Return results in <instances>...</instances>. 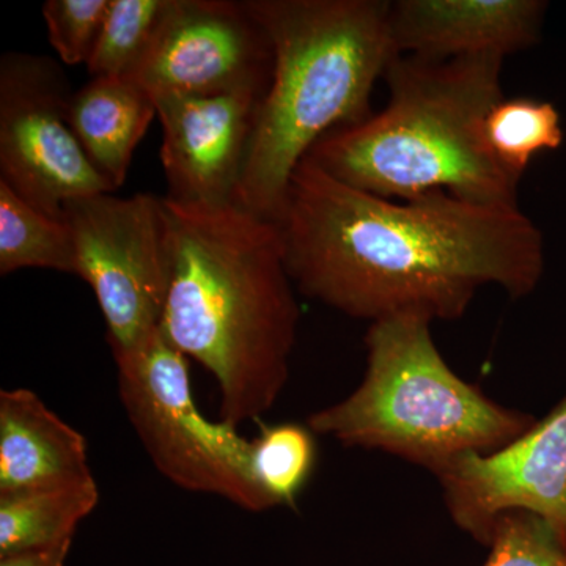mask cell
<instances>
[{"label":"cell","instance_id":"obj_14","mask_svg":"<svg viewBox=\"0 0 566 566\" xmlns=\"http://www.w3.org/2000/svg\"><path fill=\"white\" fill-rule=\"evenodd\" d=\"M155 115L150 93L126 77H92L73 93L69 107L74 136L115 191L125 182L134 151Z\"/></svg>","mask_w":566,"mask_h":566},{"label":"cell","instance_id":"obj_7","mask_svg":"<svg viewBox=\"0 0 566 566\" xmlns=\"http://www.w3.org/2000/svg\"><path fill=\"white\" fill-rule=\"evenodd\" d=\"M77 275L91 285L114 357L139 349L161 329L169 289L163 197L114 192L70 200Z\"/></svg>","mask_w":566,"mask_h":566},{"label":"cell","instance_id":"obj_4","mask_svg":"<svg viewBox=\"0 0 566 566\" xmlns=\"http://www.w3.org/2000/svg\"><path fill=\"white\" fill-rule=\"evenodd\" d=\"M273 69L256 109L237 203L275 222L290 181L327 134L370 117L376 81L397 57L385 0H245Z\"/></svg>","mask_w":566,"mask_h":566},{"label":"cell","instance_id":"obj_20","mask_svg":"<svg viewBox=\"0 0 566 566\" xmlns=\"http://www.w3.org/2000/svg\"><path fill=\"white\" fill-rule=\"evenodd\" d=\"M483 566H566V546L534 513L513 510L497 517Z\"/></svg>","mask_w":566,"mask_h":566},{"label":"cell","instance_id":"obj_8","mask_svg":"<svg viewBox=\"0 0 566 566\" xmlns=\"http://www.w3.org/2000/svg\"><path fill=\"white\" fill-rule=\"evenodd\" d=\"M73 93L54 59L25 52L0 59V181L59 221L70 200L115 192L71 129Z\"/></svg>","mask_w":566,"mask_h":566},{"label":"cell","instance_id":"obj_18","mask_svg":"<svg viewBox=\"0 0 566 566\" xmlns=\"http://www.w3.org/2000/svg\"><path fill=\"white\" fill-rule=\"evenodd\" d=\"M172 0H111L87 63L92 77H129L150 52Z\"/></svg>","mask_w":566,"mask_h":566},{"label":"cell","instance_id":"obj_9","mask_svg":"<svg viewBox=\"0 0 566 566\" xmlns=\"http://www.w3.org/2000/svg\"><path fill=\"white\" fill-rule=\"evenodd\" d=\"M434 476L453 523L482 545L499 516L523 510L566 546V397L509 446L458 458Z\"/></svg>","mask_w":566,"mask_h":566},{"label":"cell","instance_id":"obj_22","mask_svg":"<svg viewBox=\"0 0 566 566\" xmlns=\"http://www.w3.org/2000/svg\"><path fill=\"white\" fill-rule=\"evenodd\" d=\"M71 545H73V539L57 546L46 547V549L0 557V566H65Z\"/></svg>","mask_w":566,"mask_h":566},{"label":"cell","instance_id":"obj_1","mask_svg":"<svg viewBox=\"0 0 566 566\" xmlns=\"http://www.w3.org/2000/svg\"><path fill=\"white\" fill-rule=\"evenodd\" d=\"M274 223L297 290L370 323L403 314L452 322L483 286L527 296L545 264L542 233L520 207L447 192L382 199L307 159Z\"/></svg>","mask_w":566,"mask_h":566},{"label":"cell","instance_id":"obj_19","mask_svg":"<svg viewBox=\"0 0 566 566\" xmlns=\"http://www.w3.org/2000/svg\"><path fill=\"white\" fill-rule=\"evenodd\" d=\"M252 442V468L256 483L271 504L296 506L297 497L314 471V431L297 423L262 427Z\"/></svg>","mask_w":566,"mask_h":566},{"label":"cell","instance_id":"obj_6","mask_svg":"<svg viewBox=\"0 0 566 566\" xmlns=\"http://www.w3.org/2000/svg\"><path fill=\"white\" fill-rule=\"evenodd\" d=\"M114 359L126 416L167 480L245 512L274 509L253 475L252 442L237 427L203 416L193 400L188 357L161 329L136 352Z\"/></svg>","mask_w":566,"mask_h":566},{"label":"cell","instance_id":"obj_17","mask_svg":"<svg viewBox=\"0 0 566 566\" xmlns=\"http://www.w3.org/2000/svg\"><path fill=\"white\" fill-rule=\"evenodd\" d=\"M485 137L497 163L521 180L535 155L560 147L564 129L553 104L502 98L488 114Z\"/></svg>","mask_w":566,"mask_h":566},{"label":"cell","instance_id":"obj_3","mask_svg":"<svg viewBox=\"0 0 566 566\" xmlns=\"http://www.w3.org/2000/svg\"><path fill=\"white\" fill-rule=\"evenodd\" d=\"M504 61L397 55L385 73L386 109L327 134L305 159L382 199L447 192L469 202L517 207L521 180L497 163L485 137L488 114L505 98Z\"/></svg>","mask_w":566,"mask_h":566},{"label":"cell","instance_id":"obj_10","mask_svg":"<svg viewBox=\"0 0 566 566\" xmlns=\"http://www.w3.org/2000/svg\"><path fill=\"white\" fill-rule=\"evenodd\" d=\"M273 52L245 2L172 0L158 36L129 80L151 96L218 95L270 84Z\"/></svg>","mask_w":566,"mask_h":566},{"label":"cell","instance_id":"obj_11","mask_svg":"<svg viewBox=\"0 0 566 566\" xmlns=\"http://www.w3.org/2000/svg\"><path fill=\"white\" fill-rule=\"evenodd\" d=\"M264 88L218 95H155L163 125L161 163L169 193L182 203H237Z\"/></svg>","mask_w":566,"mask_h":566},{"label":"cell","instance_id":"obj_13","mask_svg":"<svg viewBox=\"0 0 566 566\" xmlns=\"http://www.w3.org/2000/svg\"><path fill=\"white\" fill-rule=\"evenodd\" d=\"M84 436L33 390L0 392V495L93 482Z\"/></svg>","mask_w":566,"mask_h":566},{"label":"cell","instance_id":"obj_12","mask_svg":"<svg viewBox=\"0 0 566 566\" xmlns=\"http://www.w3.org/2000/svg\"><path fill=\"white\" fill-rule=\"evenodd\" d=\"M545 9L538 0H397L390 35L398 55L505 59L536 43Z\"/></svg>","mask_w":566,"mask_h":566},{"label":"cell","instance_id":"obj_16","mask_svg":"<svg viewBox=\"0 0 566 566\" xmlns=\"http://www.w3.org/2000/svg\"><path fill=\"white\" fill-rule=\"evenodd\" d=\"M25 268L77 275L73 234L63 219L36 210L0 181V274Z\"/></svg>","mask_w":566,"mask_h":566},{"label":"cell","instance_id":"obj_5","mask_svg":"<svg viewBox=\"0 0 566 566\" xmlns=\"http://www.w3.org/2000/svg\"><path fill=\"white\" fill-rule=\"evenodd\" d=\"M431 323L415 314L371 323L363 382L308 417V428L345 447L392 453L434 475L458 458L486 455L526 433L534 417L463 381L434 345Z\"/></svg>","mask_w":566,"mask_h":566},{"label":"cell","instance_id":"obj_2","mask_svg":"<svg viewBox=\"0 0 566 566\" xmlns=\"http://www.w3.org/2000/svg\"><path fill=\"white\" fill-rule=\"evenodd\" d=\"M169 289L161 331L218 382L222 422L266 415L290 376L300 305L274 222L238 203L163 197Z\"/></svg>","mask_w":566,"mask_h":566},{"label":"cell","instance_id":"obj_21","mask_svg":"<svg viewBox=\"0 0 566 566\" xmlns=\"http://www.w3.org/2000/svg\"><path fill=\"white\" fill-rule=\"evenodd\" d=\"M111 0H48L41 13L48 39L65 65L91 61Z\"/></svg>","mask_w":566,"mask_h":566},{"label":"cell","instance_id":"obj_15","mask_svg":"<svg viewBox=\"0 0 566 566\" xmlns=\"http://www.w3.org/2000/svg\"><path fill=\"white\" fill-rule=\"evenodd\" d=\"M98 502L96 480L54 490L0 495V557L70 542Z\"/></svg>","mask_w":566,"mask_h":566}]
</instances>
